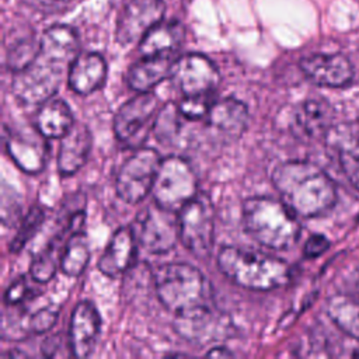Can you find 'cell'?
Returning a JSON list of instances; mask_svg holds the SVG:
<instances>
[{"label":"cell","mask_w":359,"mask_h":359,"mask_svg":"<svg viewBox=\"0 0 359 359\" xmlns=\"http://www.w3.org/2000/svg\"><path fill=\"white\" fill-rule=\"evenodd\" d=\"M272 184L280 201L302 217L327 213L337 202V185L318 165L310 161H285L272 171Z\"/></svg>","instance_id":"1"},{"label":"cell","mask_w":359,"mask_h":359,"mask_svg":"<svg viewBox=\"0 0 359 359\" xmlns=\"http://www.w3.org/2000/svg\"><path fill=\"white\" fill-rule=\"evenodd\" d=\"M153 280L160 303L177 317L213 309L209 280L189 264H163L153 272Z\"/></svg>","instance_id":"2"},{"label":"cell","mask_w":359,"mask_h":359,"mask_svg":"<svg viewBox=\"0 0 359 359\" xmlns=\"http://www.w3.org/2000/svg\"><path fill=\"white\" fill-rule=\"evenodd\" d=\"M216 262L227 279L250 290L279 289L292 279V266L286 261L261 251L227 245L220 248Z\"/></svg>","instance_id":"3"},{"label":"cell","mask_w":359,"mask_h":359,"mask_svg":"<svg viewBox=\"0 0 359 359\" xmlns=\"http://www.w3.org/2000/svg\"><path fill=\"white\" fill-rule=\"evenodd\" d=\"M243 226L251 238L271 250L294 247L300 237L296 215L282 202L268 196H252L243 203Z\"/></svg>","instance_id":"4"},{"label":"cell","mask_w":359,"mask_h":359,"mask_svg":"<svg viewBox=\"0 0 359 359\" xmlns=\"http://www.w3.org/2000/svg\"><path fill=\"white\" fill-rule=\"evenodd\" d=\"M180 240L196 258L206 259L215 243V208L210 198L198 192L178 210Z\"/></svg>","instance_id":"5"},{"label":"cell","mask_w":359,"mask_h":359,"mask_svg":"<svg viewBox=\"0 0 359 359\" xmlns=\"http://www.w3.org/2000/svg\"><path fill=\"white\" fill-rule=\"evenodd\" d=\"M151 194L154 202L178 212L198 194V178L191 164L180 156L163 158Z\"/></svg>","instance_id":"6"},{"label":"cell","mask_w":359,"mask_h":359,"mask_svg":"<svg viewBox=\"0 0 359 359\" xmlns=\"http://www.w3.org/2000/svg\"><path fill=\"white\" fill-rule=\"evenodd\" d=\"M161 160L157 150L137 147L116 172L115 189L118 196L128 203L142 202L153 189Z\"/></svg>","instance_id":"7"},{"label":"cell","mask_w":359,"mask_h":359,"mask_svg":"<svg viewBox=\"0 0 359 359\" xmlns=\"http://www.w3.org/2000/svg\"><path fill=\"white\" fill-rule=\"evenodd\" d=\"M160 111V98L153 91L139 93L119 107L114 116V132L119 142L129 147H140Z\"/></svg>","instance_id":"8"},{"label":"cell","mask_w":359,"mask_h":359,"mask_svg":"<svg viewBox=\"0 0 359 359\" xmlns=\"http://www.w3.org/2000/svg\"><path fill=\"white\" fill-rule=\"evenodd\" d=\"M136 241L151 254L171 251L180 240L178 215L157 202L147 205L135 219Z\"/></svg>","instance_id":"9"},{"label":"cell","mask_w":359,"mask_h":359,"mask_svg":"<svg viewBox=\"0 0 359 359\" xmlns=\"http://www.w3.org/2000/svg\"><path fill=\"white\" fill-rule=\"evenodd\" d=\"M63 69L38 53L31 65L15 72L11 84L14 95L25 104H42L57 91Z\"/></svg>","instance_id":"10"},{"label":"cell","mask_w":359,"mask_h":359,"mask_svg":"<svg viewBox=\"0 0 359 359\" xmlns=\"http://www.w3.org/2000/svg\"><path fill=\"white\" fill-rule=\"evenodd\" d=\"M170 77L182 95H210L220 81L215 63L201 53H188L175 59Z\"/></svg>","instance_id":"11"},{"label":"cell","mask_w":359,"mask_h":359,"mask_svg":"<svg viewBox=\"0 0 359 359\" xmlns=\"http://www.w3.org/2000/svg\"><path fill=\"white\" fill-rule=\"evenodd\" d=\"M299 67L309 81L320 87L342 88L352 83L355 69L342 53H311L300 59Z\"/></svg>","instance_id":"12"},{"label":"cell","mask_w":359,"mask_h":359,"mask_svg":"<svg viewBox=\"0 0 359 359\" xmlns=\"http://www.w3.org/2000/svg\"><path fill=\"white\" fill-rule=\"evenodd\" d=\"M165 4L163 0H130L122 10L116 24V41L130 45L142 38L163 20Z\"/></svg>","instance_id":"13"},{"label":"cell","mask_w":359,"mask_h":359,"mask_svg":"<svg viewBox=\"0 0 359 359\" xmlns=\"http://www.w3.org/2000/svg\"><path fill=\"white\" fill-rule=\"evenodd\" d=\"M101 330V317L91 302L76 304L69 325V346L76 358H87L98 339Z\"/></svg>","instance_id":"14"},{"label":"cell","mask_w":359,"mask_h":359,"mask_svg":"<svg viewBox=\"0 0 359 359\" xmlns=\"http://www.w3.org/2000/svg\"><path fill=\"white\" fill-rule=\"evenodd\" d=\"M45 139L36 129L34 132H10L6 137V147L20 170L28 174H36L46 163L48 147Z\"/></svg>","instance_id":"15"},{"label":"cell","mask_w":359,"mask_h":359,"mask_svg":"<svg viewBox=\"0 0 359 359\" xmlns=\"http://www.w3.org/2000/svg\"><path fill=\"white\" fill-rule=\"evenodd\" d=\"M91 132L84 123L74 122L60 137L57 153V170L62 175L76 174L87 161L91 151Z\"/></svg>","instance_id":"16"},{"label":"cell","mask_w":359,"mask_h":359,"mask_svg":"<svg viewBox=\"0 0 359 359\" xmlns=\"http://www.w3.org/2000/svg\"><path fill=\"white\" fill-rule=\"evenodd\" d=\"M107 77L105 59L97 52L79 53L67 70V84L72 91L87 95L98 90Z\"/></svg>","instance_id":"17"},{"label":"cell","mask_w":359,"mask_h":359,"mask_svg":"<svg viewBox=\"0 0 359 359\" xmlns=\"http://www.w3.org/2000/svg\"><path fill=\"white\" fill-rule=\"evenodd\" d=\"M206 122L224 139H238L248 125V108L240 100L227 97L215 101L208 112Z\"/></svg>","instance_id":"18"},{"label":"cell","mask_w":359,"mask_h":359,"mask_svg":"<svg viewBox=\"0 0 359 359\" xmlns=\"http://www.w3.org/2000/svg\"><path fill=\"white\" fill-rule=\"evenodd\" d=\"M136 237L132 227H119L98 261V269L111 278L125 273L133 264Z\"/></svg>","instance_id":"19"},{"label":"cell","mask_w":359,"mask_h":359,"mask_svg":"<svg viewBox=\"0 0 359 359\" xmlns=\"http://www.w3.org/2000/svg\"><path fill=\"white\" fill-rule=\"evenodd\" d=\"M174 62L172 53L142 56V59L128 70V86L137 93L151 91L158 83L171 76Z\"/></svg>","instance_id":"20"},{"label":"cell","mask_w":359,"mask_h":359,"mask_svg":"<svg viewBox=\"0 0 359 359\" xmlns=\"http://www.w3.org/2000/svg\"><path fill=\"white\" fill-rule=\"evenodd\" d=\"M39 55L63 67L70 66L79 55V35L69 25L48 28L39 41Z\"/></svg>","instance_id":"21"},{"label":"cell","mask_w":359,"mask_h":359,"mask_svg":"<svg viewBox=\"0 0 359 359\" xmlns=\"http://www.w3.org/2000/svg\"><path fill=\"white\" fill-rule=\"evenodd\" d=\"M334 109L323 98H309L303 101L294 112V125L299 132L310 139L327 137L332 129Z\"/></svg>","instance_id":"22"},{"label":"cell","mask_w":359,"mask_h":359,"mask_svg":"<svg viewBox=\"0 0 359 359\" xmlns=\"http://www.w3.org/2000/svg\"><path fill=\"white\" fill-rule=\"evenodd\" d=\"M73 123L70 107L63 100L53 97L43 101L34 116V128L46 139L62 137Z\"/></svg>","instance_id":"23"},{"label":"cell","mask_w":359,"mask_h":359,"mask_svg":"<svg viewBox=\"0 0 359 359\" xmlns=\"http://www.w3.org/2000/svg\"><path fill=\"white\" fill-rule=\"evenodd\" d=\"M185 29L178 21H160L139 42L142 56L174 53L182 43Z\"/></svg>","instance_id":"24"},{"label":"cell","mask_w":359,"mask_h":359,"mask_svg":"<svg viewBox=\"0 0 359 359\" xmlns=\"http://www.w3.org/2000/svg\"><path fill=\"white\" fill-rule=\"evenodd\" d=\"M330 320L346 337L359 338V299L346 294H332L325 304Z\"/></svg>","instance_id":"25"},{"label":"cell","mask_w":359,"mask_h":359,"mask_svg":"<svg viewBox=\"0 0 359 359\" xmlns=\"http://www.w3.org/2000/svg\"><path fill=\"white\" fill-rule=\"evenodd\" d=\"M327 137L334 140L342 174L359 191V135L351 137L346 132L332 128Z\"/></svg>","instance_id":"26"},{"label":"cell","mask_w":359,"mask_h":359,"mask_svg":"<svg viewBox=\"0 0 359 359\" xmlns=\"http://www.w3.org/2000/svg\"><path fill=\"white\" fill-rule=\"evenodd\" d=\"M90 257L91 251L87 236L83 231H74L65 243L59 264L60 269L69 276H79L86 269Z\"/></svg>","instance_id":"27"},{"label":"cell","mask_w":359,"mask_h":359,"mask_svg":"<svg viewBox=\"0 0 359 359\" xmlns=\"http://www.w3.org/2000/svg\"><path fill=\"white\" fill-rule=\"evenodd\" d=\"M62 234H57L53 237V240L42 250L39 251L31 265H29V273L34 280L36 282H49L57 268V264H60V257H62Z\"/></svg>","instance_id":"28"},{"label":"cell","mask_w":359,"mask_h":359,"mask_svg":"<svg viewBox=\"0 0 359 359\" xmlns=\"http://www.w3.org/2000/svg\"><path fill=\"white\" fill-rule=\"evenodd\" d=\"M181 119H185L178 108V104L167 102L164 104L154 121L153 132L156 133V137L161 143H170L175 139V136L180 133L181 129Z\"/></svg>","instance_id":"29"},{"label":"cell","mask_w":359,"mask_h":359,"mask_svg":"<svg viewBox=\"0 0 359 359\" xmlns=\"http://www.w3.org/2000/svg\"><path fill=\"white\" fill-rule=\"evenodd\" d=\"M45 217H46V213L42 208H39V206L32 208L29 210V213L24 217L15 237L10 243V251L17 252L21 248H24V245L29 241V238L38 231V229L41 227Z\"/></svg>","instance_id":"30"},{"label":"cell","mask_w":359,"mask_h":359,"mask_svg":"<svg viewBox=\"0 0 359 359\" xmlns=\"http://www.w3.org/2000/svg\"><path fill=\"white\" fill-rule=\"evenodd\" d=\"M39 53V42H35V38H27L18 41L13 48H10L7 55L8 67L14 72L22 70L28 65H31Z\"/></svg>","instance_id":"31"},{"label":"cell","mask_w":359,"mask_h":359,"mask_svg":"<svg viewBox=\"0 0 359 359\" xmlns=\"http://www.w3.org/2000/svg\"><path fill=\"white\" fill-rule=\"evenodd\" d=\"M212 104L210 95H184L178 108L187 121H201L206 119Z\"/></svg>","instance_id":"32"},{"label":"cell","mask_w":359,"mask_h":359,"mask_svg":"<svg viewBox=\"0 0 359 359\" xmlns=\"http://www.w3.org/2000/svg\"><path fill=\"white\" fill-rule=\"evenodd\" d=\"M57 318V311L49 307H43L36 310L29 318H28V328L34 334H43L48 330L53 327Z\"/></svg>","instance_id":"33"},{"label":"cell","mask_w":359,"mask_h":359,"mask_svg":"<svg viewBox=\"0 0 359 359\" xmlns=\"http://www.w3.org/2000/svg\"><path fill=\"white\" fill-rule=\"evenodd\" d=\"M32 290L31 287L28 286L27 280L24 278H20L17 280H14L6 290L4 293V302L6 304H20L22 303L24 300H27L29 296H31Z\"/></svg>","instance_id":"34"},{"label":"cell","mask_w":359,"mask_h":359,"mask_svg":"<svg viewBox=\"0 0 359 359\" xmlns=\"http://www.w3.org/2000/svg\"><path fill=\"white\" fill-rule=\"evenodd\" d=\"M330 247V241L323 234H313L307 238L304 247H303V254L306 258H317L321 254H324Z\"/></svg>","instance_id":"35"},{"label":"cell","mask_w":359,"mask_h":359,"mask_svg":"<svg viewBox=\"0 0 359 359\" xmlns=\"http://www.w3.org/2000/svg\"><path fill=\"white\" fill-rule=\"evenodd\" d=\"M28 7L42 13H56L65 10L74 0H22Z\"/></svg>","instance_id":"36"},{"label":"cell","mask_w":359,"mask_h":359,"mask_svg":"<svg viewBox=\"0 0 359 359\" xmlns=\"http://www.w3.org/2000/svg\"><path fill=\"white\" fill-rule=\"evenodd\" d=\"M208 356H231L233 353L230 352V351H227L226 348H223V346H219V348H212L208 353H206Z\"/></svg>","instance_id":"37"},{"label":"cell","mask_w":359,"mask_h":359,"mask_svg":"<svg viewBox=\"0 0 359 359\" xmlns=\"http://www.w3.org/2000/svg\"><path fill=\"white\" fill-rule=\"evenodd\" d=\"M356 286H358V290H359V269H358V282H356Z\"/></svg>","instance_id":"38"}]
</instances>
